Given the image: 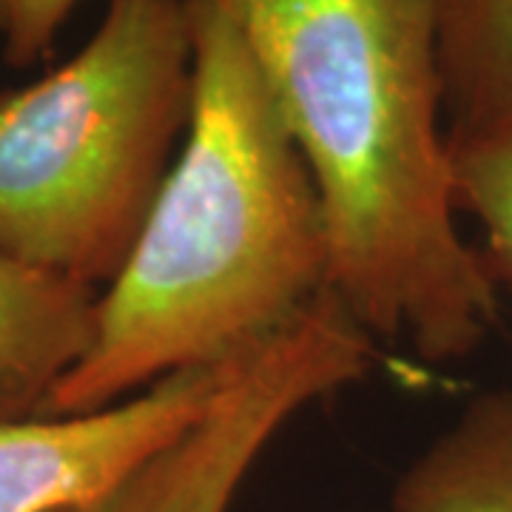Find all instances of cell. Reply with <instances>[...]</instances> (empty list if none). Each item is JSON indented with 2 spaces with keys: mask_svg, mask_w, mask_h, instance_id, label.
<instances>
[{
  "mask_svg": "<svg viewBox=\"0 0 512 512\" xmlns=\"http://www.w3.org/2000/svg\"><path fill=\"white\" fill-rule=\"evenodd\" d=\"M311 171L328 291L376 339L461 362L501 322L458 234L433 0H220Z\"/></svg>",
  "mask_w": 512,
  "mask_h": 512,
  "instance_id": "cell-1",
  "label": "cell"
},
{
  "mask_svg": "<svg viewBox=\"0 0 512 512\" xmlns=\"http://www.w3.org/2000/svg\"><path fill=\"white\" fill-rule=\"evenodd\" d=\"M188 131L123 268L100 293L92 348L40 416L117 404L165 376L259 348L328 293L311 171L220 0H191Z\"/></svg>",
  "mask_w": 512,
  "mask_h": 512,
  "instance_id": "cell-2",
  "label": "cell"
},
{
  "mask_svg": "<svg viewBox=\"0 0 512 512\" xmlns=\"http://www.w3.org/2000/svg\"><path fill=\"white\" fill-rule=\"evenodd\" d=\"M191 106V0H109L72 60L0 92V254L92 288L111 282Z\"/></svg>",
  "mask_w": 512,
  "mask_h": 512,
  "instance_id": "cell-3",
  "label": "cell"
},
{
  "mask_svg": "<svg viewBox=\"0 0 512 512\" xmlns=\"http://www.w3.org/2000/svg\"><path fill=\"white\" fill-rule=\"evenodd\" d=\"M373 359V336L322 293L245 359L185 436L106 495L63 512H231L279 433L311 404L362 382Z\"/></svg>",
  "mask_w": 512,
  "mask_h": 512,
  "instance_id": "cell-4",
  "label": "cell"
},
{
  "mask_svg": "<svg viewBox=\"0 0 512 512\" xmlns=\"http://www.w3.org/2000/svg\"><path fill=\"white\" fill-rule=\"evenodd\" d=\"M254 350L177 370L103 410L0 421V512H63L114 490L185 436Z\"/></svg>",
  "mask_w": 512,
  "mask_h": 512,
  "instance_id": "cell-5",
  "label": "cell"
},
{
  "mask_svg": "<svg viewBox=\"0 0 512 512\" xmlns=\"http://www.w3.org/2000/svg\"><path fill=\"white\" fill-rule=\"evenodd\" d=\"M86 282L0 254V421L35 419L97 328Z\"/></svg>",
  "mask_w": 512,
  "mask_h": 512,
  "instance_id": "cell-6",
  "label": "cell"
},
{
  "mask_svg": "<svg viewBox=\"0 0 512 512\" xmlns=\"http://www.w3.org/2000/svg\"><path fill=\"white\" fill-rule=\"evenodd\" d=\"M393 512H512V387L461 407L396 478Z\"/></svg>",
  "mask_w": 512,
  "mask_h": 512,
  "instance_id": "cell-7",
  "label": "cell"
},
{
  "mask_svg": "<svg viewBox=\"0 0 512 512\" xmlns=\"http://www.w3.org/2000/svg\"><path fill=\"white\" fill-rule=\"evenodd\" d=\"M450 140L512 134V0H433Z\"/></svg>",
  "mask_w": 512,
  "mask_h": 512,
  "instance_id": "cell-8",
  "label": "cell"
},
{
  "mask_svg": "<svg viewBox=\"0 0 512 512\" xmlns=\"http://www.w3.org/2000/svg\"><path fill=\"white\" fill-rule=\"evenodd\" d=\"M458 211L484 228V262L495 285L512 291V134L450 140Z\"/></svg>",
  "mask_w": 512,
  "mask_h": 512,
  "instance_id": "cell-9",
  "label": "cell"
},
{
  "mask_svg": "<svg viewBox=\"0 0 512 512\" xmlns=\"http://www.w3.org/2000/svg\"><path fill=\"white\" fill-rule=\"evenodd\" d=\"M80 0H3L6 29L3 57L9 66L26 69L52 52L57 32L72 18Z\"/></svg>",
  "mask_w": 512,
  "mask_h": 512,
  "instance_id": "cell-10",
  "label": "cell"
},
{
  "mask_svg": "<svg viewBox=\"0 0 512 512\" xmlns=\"http://www.w3.org/2000/svg\"><path fill=\"white\" fill-rule=\"evenodd\" d=\"M3 29H6V9H3V0H0V37H3Z\"/></svg>",
  "mask_w": 512,
  "mask_h": 512,
  "instance_id": "cell-11",
  "label": "cell"
}]
</instances>
